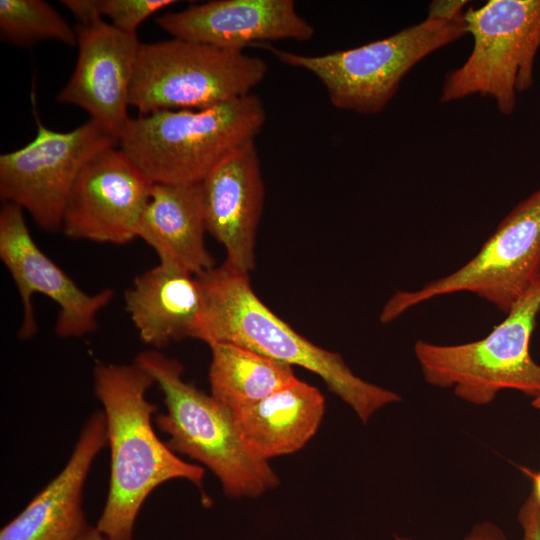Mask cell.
I'll list each match as a JSON object with an SVG mask.
<instances>
[{
    "label": "cell",
    "mask_w": 540,
    "mask_h": 540,
    "mask_svg": "<svg viewBox=\"0 0 540 540\" xmlns=\"http://www.w3.org/2000/svg\"><path fill=\"white\" fill-rule=\"evenodd\" d=\"M268 72L258 56L172 38L141 43L129 105L140 115L160 110H197L252 93Z\"/></svg>",
    "instance_id": "7"
},
{
    "label": "cell",
    "mask_w": 540,
    "mask_h": 540,
    "mask_svg": "<svg viewBox=\"0 0 540 540\" xmlns=\"http://www.w3.org/2000/svg\"><path fill=\"white\" fill-rule=\"evenodd\" d=\"M74 28L77 61L57 101L82 108L119 138L130 119V86L141 43L136 33L119 30L103 19Z\"/></svg>",
    "instance_id": "13"
},
{
    "label": "cell",
    "mask_w": 540,
    "mask_h": 540,
    "mask_svg": "<svg viewBox=\"0 0 540 540\" xmlns=\"http://www.w3.org/2000/svg\"><path fill=\"white\" fill-rule=\"evenodd\" d=\"M393 540H414L407 536L394 535ZM463 540H508L503 529L491 522L482 521L475 524Z\"/></svg>",
    "instance_id": "25"
},
{
    "label": "cell",
    "mask_w": 540,
    "mask_h": 540,
    "mask_svg": "<svg viewBox=\"0 0 540 540\" xmlns=\"http://www.w3.org/2000/svg\"><path fill=\"white\" fill-rule=\"evenodd\" d=\"M539 312L537 285L482 339L455 345L416 341L414 353L425 381L451 388L457 397L477 406L490 404L503 390L537 397L540 364L530 354V340Z\"/></svg>",
    "instance_id": "6"
},
{
    "label": "cell",
    "mask_w": 540,
    "mask_h": 540,
    "mask_svg": "<svg viewBox=\"0 0 540 540\" xmlns=\"http://www.w3.org/2000/svg\"><path fill=\"white\" fill-rule=\"evenodd\" d=\"M37 133L27 145L0 156V197L27 211L43 230H61L71 188L85 164L119 138L93 119L58 132L44 126L36 111Z\"/></svg>",
    "instance_id": "10"
},
{
    "label": "cell",
    "mask_w": 540,
    "mask_h": 540,
    "mask_svg": "<svg viewBox=\"0 0 540 540\" xmlns=\"http://www.w3.org/2000/svg\"><path fill=\"white\" fill-rule=\"evenodd\" d=\"M540 285V188L518 203L478 253L451 274L415 291H397L380 321L388 323L430 299L471 292L508 314L530 289Z\"/></svg>",
    "instance_id": "9"
},
{
    "label": "cell",
    "mask_w": 540,
    "mask_h": 540,
    "mask_svg": "<svg viewBox=\"0 0 540 540\" xmlns=\"http://www.w3.org/2000/svg\"><path fill=\"white\" fill-rule=\"evenodd\" d=\"M60 3L78 20L87 25L101 20L96 0H61Z\"/></svg>",
    "instance_id": "24"
},
{
    "label": "cell",
    "mask_w": 540,
    "mask_h": 540,
    "mask_svg": "<svg viewBox=\"0 0 540 540\" xmlns=\"http://www.w3.org/2000/svg\"><path fill=\"white\" fill-rule=\"evenodd\" d=\"M211 395L232 412L296 382L293 366L231 343L209 345Z\"/></svg>",
    "instance_id": "20"
},
{
    "label": "cell",
    "mask_w": 540,
    "mask_h": 540,
    "mask_svg": "<svg viewBox=\"0 0 540 540\" xmlns=\"http://www.w3.org/2000/svg\"><path fill=\"white\" fill-rule=\"evenodd\" d=\"M265 121L264 104L251 93L203 109L130 117L118 145L152 183L196 184L254 141Z\"/></svg>",
    "instance_id": "4"
},
{
    "label": "cell",
    "mask_w": 540,
    "mask_h": 540,
    "mask_svg": "<svg viewBox=\"0 0 540 540\" xmlns=\"http://www.w3.org/2000/svg\"><path fill=\"white\" fill-rule=\"evenodd\" d=\"M326 409L320 390L302 380L261 401L233 411L238 434L255 457L295 453L317 432Z\"/></svg>",
    "instance_id": "19"
},
{
    "label": "cell",
    "mask_w": 540,
    "mask_h": 540,
    "mask_svg": "<svg viewBox=\"0 0 540 540\" xmlns=\"http://www.w3.org/2000/svg\"><path fill=\"white\" fill-rule=\"evenodd\" d=\"M206 232L201 183L151 184L137 238L153 248L159 263L196 276L213 268Z\"/></svg>",
    "instance_id": "17"
},
{
    "label": "cell",
    "mask_w": 540,
    "mask_h": 540,
    "mask_svg": "<svg viewBox=\"0 0 540 540\" xmlns=\"http://www.w3.org/2000/svg\"><path fill=\"white\" fill-rule=\"evenodd\" d=\"M464 0H435L421 22L359 47L323 55H305L263 45L276 59L313 74L331 104L372 115L396 94L406 74L436 50L467 34Z\"/></svg>",
    "instance_id": "3"
},
{
    "label": "cell",
    "mask_w": 540,
    "mask_h": 540,
    "mask_svg": "<svg viewBox=\"0 0 540 540\" xmlns=\"http://www.w3.org/2000/svg\"><path fill=\"white\" fill-rule=\"evenodd\" d=\"M473 49L466 61L443 82L440 102L472 95L492 98L498 110L511 115L518 93L534 84L540 48V0H490L465 12Z\"/></svg>",
    "instance_id": "8"
},
{
    "label": "cell",
    "mask_w": 540,
    "mask_h": 540,
    "mask_svg": "<svg viewBox=\"0 0 540 540\" xmlns=\"http://www.w3.org/2000/svg\"><path fill=\"white\" fill-rule=\"evenodd\" d=\"M93 381L110 451L108 493L95 527L108 540H133L137 516L156 488L183 479L201 489L205 471L158 437L153 425L157 405L146 397L155 381L146 369L136 362H100Z\"/></svg>",
    "instance_id": "1"
},
{
    "label": "cell",
    "mask_w": 540,
    "mask_h": 540,
    "mask_svg": "<svg viewBox=\"0 0 540 540\" xmlns=\"http://www.w3.org/2000/svg\"><path fill=\"white\" fill-rule=\"evenodd\" d=\"M124 302L142 342L159 349L192 338L203 290L196 275L159 263L136 276Z\"/></svg>",
    "instance_id": "18"
},
{
    "label": "cell",
    "mask_w": 540,
    "mask_h": 540,
    "mask_svg": "<svg viewBox=\"0 0 540 540\" xmlns=\"http://www.w3.org/2000/svg\"><path fill=\"white\" fill-rule=\"evenodd\" d=\"M77 540H108L105 538L95 526H91L88 530L80 536Z\"/></svg>",
    "instance_id": "27"
},
{
    "label": "cell",
    "mask_w": 540,
    "mask_h": 540,
    "mask_svg": "<svg viewBox=\"0 0 540 540\" xmlns=\"http://www.w3.org/2000/svg\"><path fill=\"white\" fill-rule=\"evenodd\" d=\"M134 362L152 375L163 394L166 411L154 416V424L168 436L171 450L206 466L228 497H257L278 486L269 463L245 447L233 412L186 382L177 359L150 349L140 352Z\"/></svg>",
    "instance_id": "5"
},
{
    "label": "cell",
    "mask_w": 540,
    "mask_h": 540,
    "mask_svg": "<svg viewBox=\"0 0 540 540\" xmlns=\"http://www.w3.org/2000/svg\"><path fill=\"white\" fill-rule=\"evenodd\" d=\"M0 38L17 47L47 40L77 46L75 28L43 0H0Z\"/></svg>",
    "instance_id": "21"
},
{
    "label": "cell",
    "mask_w": 540,
    "mask_h": 540,
    "mask_svg": "<svg viewBox=\"0 0 540 540\" xmlns=\"http://www.w3.org/2000/svg\"><path fill=\"white\" fill-rule=\"evenodd\" d=\"M0 258L10 273L23 306V320L18 331L29 339L38 331L32 296L40 293L59 308L54 331L61 338H79L94 332L97 315L112 300L107 288L96 294L84 292L35 243L27 227L23 210L3 202L0 210Z\"/></svg>",
    "instance_id": "11"
},
{
    "label": "cell",
    "mask_w": 540,
    "mask_h": 540,
    "mask_svg": "<svg viewBox=\"0 0 540 540\" xmlns=\"http://www.w3.org/2000/svg\"><path fill=\"white\" fill-rule=\"evenodd\" d=\"M528 476H530L532 483H533V490L532 493L534 494L535 498L537 499L539 505H540V471L539 472H532L528 469H522Z\"/></svg>",
    "instance_id": "26"
},
{
    "label": "cell",
    "mask_w": 540,
    "mask_h": 540,
    "mask_svg": "<svg viewBox=\"0 0 540 540\" xmlns=\"http://www.w3.org/2000/svg\"><path fill=\"white\" fill-rule=\"evenodd\" d=\"M152 182L117 146L93 156L66 201L61 231L75 240L125 245L137 226Z\"/></svg>",
    "instance_id": "12"
},
{
    "label": "cell",
    "mask_w": 540,
    "mask_h": 540,
    "mask_svg": "<svg viewBox=\"0 0 540 540\" xmlns=\"http://www.w3.org/2000/svg\"><path fill=\"white\" fill-rule=\"evenodd\" d=\"M517 521L522 530V540H540V505L532 492L522 503Z\"/></svg>",
    "instance_id": "23"
},
{
    "label": "cell",
    "mask_w": 540,
    "mask_h": 540,
    "mask_svg": "<svg viewBox=\"0 0 540 540\" xmlns=\"http://www.w3.org/2000/svg\"><path fill=\"white\" fill-rule=\"evenodd\" d=\"M531 405H532L533 408H535L536 410H540V395H538L537 397H535V398L532 399Z\"/></svg>",
    "instance_id": "28"
},
{
    "label": "cell",
    "mask_w": 540,
    "mask_h": 540,
    "mask_svg": "<svg viewBox=\"0 0 540 540\" xmlns=\"http://www.w3.org/2000/svg\"><path fill=\"white\" fill-rule=\"evenodd\" d=\"M206 231L225 249V264L255 269L256 234L265 187L255 141L232 152L202 182Z\"/></svg>",
    "instance_id": "15"
},
{
    "label": "cell",
    "mask_w": 540,
    "mask_h": 540,
    "mask_svg": "<svg viewBox=\"0 0 540 540\" xmlns=\"http://www.w3.org/2000/svg\"><path fill=\"white\" fill-rule=\"evenodd\" d=\"M197 277L203 306L192 338L208 345H239L305 368L318 375L364 424L380 409L402 400L398 393L355 375L339 353L315 345L274 314L252 289L249 274L223 263Z\"/></svg>",
    "instance_id": "2"
},
{
    "label": "cell",
    "mask_w": 540,
    "mask_h": 540,
    "mask_svg": "<svg viewBox=\"0 0 540 540\" xmlns=\"http://www.w3.org/2000/svg\"><path fill=\"white\" fill-rule=\"evenodd\" d=\"M155 23L173 38L239 51L265 41H308L315 34L293 0H213L164 13Z\"/></svg>",
    "instance_id": "14"
},
{
    "label": "cell",
    "mask_w": 540,
    "mask_h": 540,
    "mask_svg": "<svg viewBox=\"0 0 540 540\" xmlns=\"http://www.w3.org/2000/svg\"><path fill=\"white\" fill-rule=\"evenodd\" d=\"M177 3L174 0H96L101 18L127 33H136L147 18Z\"/></svg>",
    "instance_id": "22"
},
{
    "label": "cell",
    "mask_w": 540,
    "mask_h": 540,
    "mask_svg": "<svg viewBox=\"0 0 540 540\" xmlns=\"http://www.w3.org/2000/svg\"><path fill=\"white\" fill-rule=\"evenodd\" d=\"M106 443L104 413L95 411L84 422L63 469L1 528L0 540H77L82 536L90 527L83 508L85 482Z\"/></svg>",
    "instance_id": "16"
}]
</instances>
